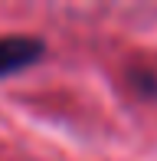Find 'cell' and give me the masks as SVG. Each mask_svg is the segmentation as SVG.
Listing matches in <instances>:
<instances>
[{
    "label": "cell",
    "instance_id": "1",
    "mask_svg": "<svg viewBox=\"0 0 157 161\" xmlns=\"http://www.w3.org/2000/svg\"><path fill=\"white\" fill-rule=\"evenodd\" d=\"M43 56V40L36 36H0V79L33 66Z\"/></svg>",
    "mask_w": 157,
    "mask_h": 161
}]
</instances>
